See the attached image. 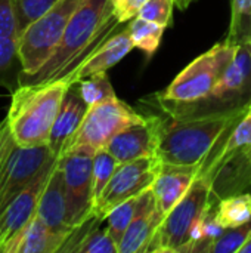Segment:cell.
<instances>
[{"mask_svg": "<svg viewBox=\"0 0 251 253\" xmlns=\"http://www.w3.org/2000/svg\"><path fill=\"white\" fill-rule=\"evenodd\" d=\"M0 37L16 42L19 39L13 0H0Z\"/></svg>", "mask_w": 251, "mask_h": 253, "instance_id": "obj_32", "label": "cell"}, {"mask_svg": "<svg viewBox=\"0 0 251 253\" xmlns=\"http://www.w3.org/2000/svg\"><path fill=\"white\" fill-rule=\"evenodd\" d=\"M56 162L58 157L44 165L36 178L0 213V252L36 216L41 193Z\"/></svg>", "mask_w": 251, "mask_h": 253, "instance_id": "obj_12", "label": "cell"}, {"mask_svg": "<svg viewBox=\"0 0 251 253\" xmlns=\"http://www.w3.org/2000/svg\"><path fill=\"white\" fill-rule=\"evenodd\" d=\"M251 236V222L247 225L225 230L209 248L207 253H238Z\"/></svg>", "mask_w": 251, "mask_h": 253, "instance_id": "obj_30", "label": "cell"}, {"mask_svg": "<svg viewBox=\"0 0 251 253\" xmlns=\"http://www.w3.org/2000/svg\"><path fill=\"white\" fill-rule=\"evenodd\" d=\"M226 40L234 44L251 40V0H231V24Z\"/></svg>", "mask_w": 251, "mask_h": 253, "instance_id": "obj_25", "label": "cell"}, {"mask_svg": "<svg viewBox=\"0 0 251 253\" xmlns=\"http://www.w3.org/2000/svg\"><path fill=\"white\" fill-rule=\"evenodd\" d=\"M68 237V234L50 230L36 213V216L6 246H3L0 253L61 252Z\"/></svg>", "mask_w": 251, "mask_h": 253, "instance_id": "obj_18", "label": "cell"}, {"mask_svg": "<svg viewBox=\"0 0 251 253\" xmlns=\"http://www.w3.org/2000/svg\"><path fill=\"white\" fill-rule=\"evenodd\" d=\"M237 49L238 44L225 39L188 64L173 82L158 93V102L166 113L204 101L231 64Z\"/></svg>", "mask_w": 251, "mask_h": 253, "instance_id": "obj_5", "label": "cell"}, {"mask_svg": "<svg viewBox=\"0 0 251 253\" xmlns=\"http://www.w3.org/2000/svg\"><path fill=\"white\" fill-rule=\"evenodd\" d=\"M118 168L117 160L108 150H99L93 156V168H92V196L93 205L104 193L105 187L111 181L115 169Z\"/></svg>", "mask_w": 251, "mask_h": 253, "instance_id": "obj_28", "label": "cell"}, {"mask_svg": "<svg viewBox=\"0 0 251 253\" xmlns=\"http://www.w3.org/2000/svg\"><path fill=\"white\" fill-rule=\"evenodd\" d=\"M111 1H112V0H111Z\"/></svg>", "mask_w": 251, "mask_h": 253, "instance_id": "obj_36", "label": "cell"}, {"mask_svg": "<svg viewBox=\"0 0 251 253\" xmlns=\"http://www.w3.org/2000/svg\"><path fill=\"white\" fill-rule=\"evenodd\" d=\"M145 119L146 116L139 114L117 96L89 107L80 127L68 141L61 156L75 150H86L95 154L104 150L118 132Z\"/></svg>", "mask_w": 251, "mask_h": 253, "instance_id": "obj_8", "label": "cell"}, {"mask_svg": "<svg viewBox=\"0 0 251 253\" xmlns=\"http://www.w3.org/2000/svg\"><path fill=\"white\" fill-rule=\"evenodd\" d=\"M75 83L78 86L81 98L84 99V102L89 107H93L96 104H101L104 101H108V99L117 96L107 73H101V74H95V76H90L86 79H80Z\"/></svg>", "mask_w": 251, "mask_h": 253, "instance_id": "obj_26", "label": "cell"}, {"mask_svg": "<svg viewBox=\"0 0 251 253\" xmlns=\"http://www.w3.org/2000/svg\"><path fill=\"white\" fill-rule=\"evenodd\" d=\"M37 216L53 231L61 234H68L75 230L70 224L68 216V200H67V191H65V182L61 168L58 166V162L44 185V190L41 193L38 208H37Z\"/></svg>", "mask_w": 251, "mask_h": 253, "instance_id": "obj_15", "label": "cell"}, {"mask_svg": "<svg viewBox=\"0 0 251 253\" xmlns=\"http://www.w3.org/2000/svg\"><path fill=\"white\" fill-rule=\"evenodd\" d=\"M213 197H217L213 179L200 173L188 193L163 218L146 252H198L206 219L213 211Z\"/></svg>", "mask_w": 251, "mask_h": 253, "instance_id": "obj_3", "label": "cell"}, {"mask_svg": "<svg viewBox=\"0 0 251 253\" xmlns=\"http://www.w3.org/2000/svg\"><path fill=\"white\" fill-rule=\"evenodd\" d=\"M192 3V0H176V7H179L180 10L188 9V6Z\"/></svg>", "mask_w": 251, "mask_h": 253, "instance_id": "obj_34", "label": "cell"}, {"mask_svg": "<svg viewBox=\"0 0 251 253\" xmlns=\"http://www.w3.org/2000/svg\"><path fill=\"white\" fill-rule=\"evenodd\" d=\"M158 145V117L146 116L145 120L130 125L118 132L105 147L118 165L155 157Z\"/></svg>", "mask_w": 251, "mask_h": 253, "instance_id": "obj_13", "label": "cell"}, {"mask_svg": "<svg viewBox=\"0 0 251 253\" xmlns=\"http://www.w3.org/2000/svg\"><path fill=\"white\" fill-rule=\"evenodd\" d=\"M251 147V102L247 113L241 117V120L228 132V138L222 144L220 148H216L207 162L203 165L200 173H206L213 179L216 170L232 156L240 151Z\"/></svg>", "mask_w": 251, "mask_h": 253, "instance_id": "obj_20", "label": "cell"}, {"mask_svg": "<svg viewBox=\"0 0 251 253\" xmlns=\"http://www.w3.org/2000/svg\"><path fill=\"white\" fill-rule=\"evenodd\" d=\"M161 222L155 209L151 188L141 194L136 213L118 245V253H143L148 251L155 230Z\"/></svg>", "mask_w": 251, "mask_h": 253, "instance_id": "obj_16", "label": "cell"}, {"mask_svg": "<svg viewBox=\"0 0 251 253\" xmlns=\"http://www.w3.org/2000/svg\"><path fill=\"white\" fill-rule=\"evenodd\" d=\"M81 1L59 0L21 34L18 39V50L24 68L21 79L37 73L49 61Z\"/></svg>", "mask_w": 251, "mask_h": 253, "instance_id": "obj_7", "label": "cell"}, {"mask_svg": "<svg viewBox=\"0 0 251 253\" xmlns=\"http://www.w3.org/2000/svg\"><path fill=\"white\" fill-rule=\"evenodd\" d=\"M250 105L198 114L158 117V166L203 168L225 135L241 120Z\"/></svg>", "mask_w": 251, "mask_h": 253, "instance_id": "obj_1", "label": "cell"}, {"mask_svg": "<svg viewBox=\"0 0 251 253\" xmlns=\"http://www.w3.org/2000/svg\"><path fill=\"white\" fill-rule=\"evenodd\" d=\"M139 199H141V196H136V197H132V199L123 202L121 205L114 208L105 216L107 230L111 234V237L114 239V242L117 243V246L121 243L123 236L127 231V228H129V225H130V222H132V219H133V216L136 213Z\"/></svg>", "mask_w": 251, "mask_h": 253, "instance_id": "obj_27", "label": "cell"}, {"mask_svg": "<svg viewBox=\"0 0 251 253\" xmlns=\"http://www.w3.org/2000/svg\"><path fill=\"white\" fill-rule=\"evenodd\" d=\"M215 219L225 230H232L250 224V193H237L226 197H220L215 211Z\"/></svg>", "mask_w": 251, "mask_h": 253, "instance_id": "obj_21", "label": "cell"}, {"mask_svg": "<svg viewBox=\"0 0 251 253\" xmlns=\"http://www.w3.org/2000/svg\"><path fill=\"white\" fill-rule=\"evenodd\" d=\"M201 168H180V166H158L157 178L151 187L155 209L163 218L170 209L188 193Z\"/></svg>", "mask_w": 251, "mask_h": 253, "instance_id": "obj_14", "label": "cell"}, {"mask_svg": "<svg viewBox=\"0 0 251 253\" xmlns=\"http://www.w3.org/2000/svg\"><path fill=\"white\" fill-rule=\"evenodd\" d=\"M238 253H251V236H250V239L246 242V245L240 249V252Z\"/></svg>", "mask_w": 251, "mask_h": 253, "instance_id": "obj_35", "label": "cell"}, {"mask_svg": "<svg viewBox=\"0 0 251 253\" xmlns=\"http://www.w3.org/2000/svg\"><path fill=\"white\" fill-rule=\"evenodd\" d=\"M61 252L75 253H118V246L108 233V230H99L90 225L80 239L68 240Z\"/></svg>", "mask_w": 251, "mask_h": 253, "instance_id": "obj_24", "label": "cell"}, {"mask_svg": "<svg viewBox=\"0 0 251 253\" xmlns=\"http://www.w3.org/2000/svg\"><path fill=\"white\" fill-rule=\"evenodd\" d=\"M127 31L130 34L133 46L141 49L143 53L148 55V58H151L160 47L166 27L161 24L148 21L145 18L136 16L127 25Z\"/></svg>", "mask_w": 251, "mask_h": 253, "instance_id": "obj_23", "label": "cell"}, {"mask_svg": "<svg viewBox=\"0 0 251 253\" xmlns=\"http://www.w3.org/2000/svg\"><path fill=\"white\" fill-rule=\"evenodd\" d=\"M251 102V40L238 44L235 56L215 84L210 95L194 105L167 111L169 114H198L250 105Z\"/></svg>", "mask_w": 251, "mask_h": 253, "instance_id": "obj_9", "label": "cell"}, {"mask_svg": "<svg viewBox=\"0 0 251 253\" xmlns=\"http://www.w3.org/2000/svg\"><path fill=\"white\" fill-rule=\"evenodd\" d=\"M59 0H13L19 37L33 22L41 18Z\"/></svg>", "mask_w": 251, "mask_h": 253, "instance_id": "obj_29", "label": "cell"}, {"mask_svg": "<svg viewBox=\"0 0 251 253\" xmlns=\"http://www.w3.org/2000/svg\"><path fill=\"white\" fill-rule=\"evenodd\" d=\"M157 173L158 168L152 157L118 165L104 193L93 205V216L99 221H105V216L114 208L149 190Z\"/></svg>", "mask_w": 251, "mask_h": 253, "instance_id": "obj_11", "label": "cell"}, {"mask_svg": "<svg viewBox=\"0 0 251 253\" xmlns=\"http://www.w3.org/2000/svg\"><path fill=\"white\" fill-rule=\"evenodd\" d=\"M117 24L120 22L112 15L111 0H83L53 55L37 73L22 77L21 84H43L58 80L72 83L80 65L112 36Z\"/></svg>", "mask_w": 251, "mask_h": 253, "instance_id": "obj_2", "label": "cell"}, {"mask_svg": "<svg viewBox=\"0 0 251 253\" xmlns=\"http://www.w3.org/2000/svg\"><path fill=\"white\" fill-rule=\"evenodd\" d=\"M71 83L58 80L43 84H21L6 114L10 133L19 147L49 145L50 132Z\"/></svg>", "mask_w": 251, "mask_h": 253, "instance_id": "obj_4", "label": "cell"}, {"mask_svg": "<svg viewBox=\"0 0 251 253\" xmlns=\"http://www.w3.org/2000/svg\"><path fill=\"white\" fill-rule=\"evenodd\" d=\"M87 110L89 105L81 98L77 83H71L64 96L61 110L50 132L49 147L56 157L61 156L68 141L80 127Z\"/></svg>", "mask_w": 251, "mask_h": 253, "instance_id": "obj_17", "label": "cell"}, {"mask_svg": "<svg viewBox=\"0 0 251 253\" xmlns=\"http://www.w3.org/2000/svg\"><path fill=\"white\" fill-rule=\"evenodd\" d=\"M93 153L86 150H75L58 157V166L62 170L68 216L72 228H78L93 216V196H92V168Z\"/></svg>", "mask_w": 251, "mask_h": 253, "instance_id": "obj_10", "label": "cell"}, {"mask_svg": "<svg viewBox=\"0 0 251 253\" xmlns=\"http://www.w3.org/2000/svg\"><path fill=\"white\" fill-rule=\"evenodd\" d=\"M22 74L24 68L18 50V42L0 37V86L13 93L21 84Z\"/></svg>", "mask_w": 251, "mask_h": 253, "instance_id": "obj_22", "label": "cell"}, {"mask_svg": "<svg viewBox=\"0 0 251 253\" xmlns=\"http://www.w3.org/2000/svg\"><path fill=\"white\" fill-rule=\"evenodd\" d=\"M52 159L56 156L49 145L19 147L7 119L0 123V213Z\"/></svg>", "mask_w": 251, "mask_h": 253, "instance_id": "obj_6", "label": "cell"}, {"mask_svg": "<svg viewBox=\"0 0 251 253\" xmlns=\"http://www.w3.org/2000/svg\"><path fill=\"white\" fill-rule=\"evenodd\" d=\"M148 0H112V15L123 24L136 18Z\"/></svg>", "mask_w": 251, "mask_h": 253, "instance_id": "obj_33", "label": "cell"}, {"mask_svg": "<svg viewBox=\"0 0 251 253\" xmlns=\"http://www.w3.org/2000/svg\"><path fill=\"white\" fill-rule=\"evenodd\" d=\"M133 42L130 39V34L127 31V27L109 36L77 70L72 83L78 82L80 79H86L95 74L107 73L109 68H112L115 64H118L132 49H133Z\"/></svg>", "mask_w": 251, "mask_h": 253, "instance_id": "obj_19", "label": "cell"}, {"mask_svg": "<svg viewBox=\"0 0 251 253\" xmlns=\"http://www.w3.org/2000/svg\"><path fill=\"white\" fill-rule=\"evenodd\" d=\"M175 6H176V0H148L141 9L138 16L161 24L167 28L172 25Z\"/></svg>", "mask_w": 251, "mask_h": 253, "instance_id": "obj_31", "label": "cell"}]
</instances>
